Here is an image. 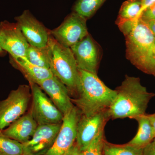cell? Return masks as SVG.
I'll return each mask as SVG.
<instances>
[{
	"label": "cell",
	"instance_id": "obj_1",
	"mask_svg": "<svg viewBox=\"0 0 155 155\" xmlns=\"http://www.w3.org/2000/svg\"><path fill=\"white\" fill-rule=\"evenodd\" d=\"M116 90V98L106 110L109 119H133L146 114L150 101L155 96L153 93L148 91L139 78L128 75Z\"/></svg>",
	"mask_w": 155,
	"mask_h": 155
},
{
	"label": "cell",
	"instance_id": "obj_2",
	"mask_svg": "<svg viewBox=\"0 0 155 155\" xmlns=\"http://www.w3.org/2000/svg\"><path fill=\"white\" fill-rule=\"evenodd\" d=\"M123 34L126 58L142 72L155 77V39L146 23L139 18Z\"/></svg>",
	"mask_w": 155,
	"mask_h": 155
},
{
	"label": "cell",
	"instance_id": "obj_3",
	"mask_svg": "<svg viewBox=\"0 0 155 155\" xmlns=\"http://www.w3.org/2000/svg\"><path fill=\"white\" fill-rule=\"evenodd\" d=\"M80 88L73 105L83 116H91L104 112L116 98V90L106 86L96 74L80 70Z\"/></svg>",
	"mask_w": 155,
	"mask_h": 155
},
{
	"label": "cell",
	"instance_id": "obj_4",
	"mask_svg": "<svg viewBox=\"0 0 155 155\" xmlns=\"http://www.w3.org/2000/svg\"><path fill=\"white\" fill-rule=\"evenodd\" d=\"M48 44L51 50L50 70L66 85L70 94L77 96L80 88V69L71 49L59 44L51 34Z\"/></svg>",
	"mask_w": 155,
	"mask_h": 155
},
{
	"label": "cell",
	"instance_id": "obj_5",
	"mask_svg": "<svg viewBox=\"0 0 155 155\" xmlns=\"http://www.w3.org/2000/svg\"><path fill=\"white\" fill-rule=\"evenodd\" d=\"M31 99L30 85L22 84L11 91L5 99L0 101V130L5 129L26 113Z\"/></svg>",
	"mask_w": 155,
	"mask_h": 155
},
{
	"label": "cell",
	"instance_id": "obj_6",
	"mask_svg": "<svg viewBox=\"0 0 155 155\" xmlns=\"http://www.w3.org/2000/svg\"><path fill=\"white\" fill-rule=\"evenodd\" d=\"M31 94V110L38 125L57 124L63 121L64 115L36 84L29 82Z\"/></svg>",
	"mask_w": 155,
	"mask_h": 155
},
{
	"label": "cell",
	"instance_id": "obj_7",
	"mask_svg": "<svg viewBox=\"0 0 155 155\" xmlns=\"http://www.w3.org/2000/svg\"><path fill=\"white\" fill-rule=\"evenodd\" d=\"M87 19L74 12L66 17L57 28L51 30V34L59 44L70 48L89 34Z\"/></svg>",
	"mask_w": 155,
	"mask_h": 155
},
{
	"label": "cell",
	"instance_id": "obj_8",
	"mask_svg": "<svg viewBox=\"0 0 155 155\" xmlns=\"http://www.w3.org/2000/svg\"><path fill=\"white\" fill-rule=\"evenodd\" d=\"M81 115L74 106L64 115L54 143L44 155H63L73 146L76 141L78 124Z\"/></svg>",
	"mask_w": 155,
	"mask_h": 155
},
{
	"label": "cell",
	"instance_id": "obj_9",
	"mask_svg": "<svg viewBox=\"0 0 155 155\" xmlns=\"http://www.w3.org/2000/svg\"><path fill=\"white\" fill-rule=\"evenodd\" d=\"M0 45L13 59L25 57L30 46L17 23L6 20L0 23Z\"/></svg>",
	"mask_w": 155,
	"mask_h": 155
},
{
	"label": "cell",
	"instance_id": "obj_10",
	"mask_svg": "<svg viewBox=\"0 0 155 155\" xmlns=\"http://www.w3.org/2000/svg\"><path fill=\"white\" fill-rule=\"evenodd\" d=\"M70 48L80 70L97 74L101 61V48L89 34Z\"/></svg>",
	"mask_w": 155,
	"mask_h": 155
},
{
	"label": "cell",
	"instance_id": "obj_11",
	"mask_svg": "<svg viewBox=\"0 0 155 155\" xmlns=\"http://www.w3.org/2000/svg\"><path fill=\"white\" fill-rule=\"evenodd\" d=\"M15 19L30 45L36 47L48 45L51 30L37 19L29 10H25Z\"/></svg>",
	"mask_w": 155,
	"mask_h": 155
},
{
	"label": "cell",
	"instance_id": "obj_12",
	"mask_svg": "<svg viewBox=\"0 0 155 155\" xmlns=\"http://www.w3.org/2000/svg\"><path fill=\"white\" fill-rule=\"evenodd\" d=\"M62 122L38 125L32 137L22 143L25 155H44L54 144Z\"/></svg>",
	"mask_w": 155,
	"mask_h": 155
},
{
	"label": "cell",
	"instance_id": "obj_13",
	"mask_svg": "<svg viewBox=\"0 0 155 155\" xmlns=\"http://www.w3.org/2000/svg\"><path fill=\"white\" fill-rule=\"evenodd\" d=\"M109 120L106 111L91 116L81 115L78 124L75 143L82 151L104 130Z\"/></svg>",
	"mask_w": 155,
	"mask_h": 155
},
{
	"label": "cell",
	"instance_id": "obj_14",
	"mask_svg": "<svg viewBox=\"0 0 155 155\" xmlns=\"http://www.w3.org/2000/svg\"><path fill=\"white\" fill-rule=\"evenodd\" d=\"M38 85L49 96L50 99L64 116L74 107L69 96V90L54 75L43 81Z\"/></svg>",
	"mask_w": 155,
	"mask_h": 155
},
{
	"label": "cell",
	"instance_id": "obj_15",
	"mask_svg": "<svg viewBox=\"0 0 155 155\" xmlns=\"http://www.w3.org/2000/svg\"><path fill=\"white\" fill-rule=\"evenodd\" d=\"M38 126L30 109L28 112L2 130V132L8 137L24 143L32 137Z\"/></svg>",
	"mask_w": 155,
	"mask_h": 155
},
{
	"label": "cell",
	"instance_id": "obj_16",
	"mask_svg": "<svg viewBox=\"0 0 155 155\" xmlns=\"http://www.w3.org/2000/svg\"><path fill=\"white\" fill-rule=\"evenodd\" d=\"M10 63L14 68L23 74L28 82L38 84L54 75L50 69L34 65L26 60L25 57L17 59L10 58Z\"/></svg>",
	"mask_w": 155,
	"mask_h": 155
},
{
	"label": "cell",
	"instance_id": "obj_17",
	"mask_svg": "<svg viewBox=\"0 0 155 155\" xmlns=\"http://www.w3.org/2000/svg\"><path fill=\"white\" fill-rule=\"evenodd\" d=\"M133 119L138 122V130L134 137L127 143L143 149L155 138L154 131L147 114L136 116Z\"/></svg>",
	"mask_w": 155,
	"mask_h": 155
},
{
	"label": "cell",
	"instance_id": "obj_18",
	"mask_svg": "<svg viewBox=\"0 0 155 155\" xmlns=\"http://www.w3.org/2000/svg\"><path fill=\"white\" fill-rule=\"evenodd\" d=\"M25 58L34 65L50 69L51 50L49 45L44 47L30 45L25 54Z\"/></svg>",
	"mask_w": 155,
	"mask_h": 155
},
{
	"label": "cell",
	"instance_id": "obj_19",
	"mask_svg": "<svg viewBox=\"0 0 155 155\" xmlns=\"http://www.w3.org/2000/svg\"><path fill=\"white\" fill-rule=\"evenodd\" d=\"M142 7L141 0H127L122 4L116 22L138 19Z\"/></svg>",
	"mask_w": 155,
	"mask_h": 155
},
{
	"label": "cell",
	"instance_id": "obj_20",
	"mask_svg": "<svg viewBox=\"0 0 155 155\" xmlns=\"http://www.w3.org/2000/svg\"><path fill=\"white\" fill-rule=\"evenodd\" d=\"M106 0H78L73 7V12L87 20L91 18Z\"/></svg>",
	"mask_w": 155,
	"mask_h": 155
},
{
	"label": "cell",
	"instance_id": "obj_21",
	"mask_svg": "<svg viewBox=\"0 0 155 155\" xmlns=\"http://www.w3.org/2000/svg\"><path fill=\"white\" fill-rule=\"evenodd\" d=\"M143 149L126 143L116 145L110 143L105 140L104 155H143Z\"/></svg>",
	"mask_w": 155,
	"mask_h": 155
},
{
	"label": "cell",
	"instance_id": "obj_22",
	"mask_svg": "<svg viewBox=\"0 0 155 155\" xmlns=\"http://www.w3.org/2000/svg\"><path fill=\"white\" fill-rule=\"evenodd\" d=\"M0 155H25L23 145L5 135L0 130Z\"/></svg>",
	"mask_w": 155,
	"mask_h": 155
},
{
	"label": "cell",
	"instance_id": "obj_23",
	"mask_svg": "<svg viewBox=\"0 0 155 155\" xmlns=\"http://www.w3.org/2000/svg\"><path fill=\"white\" fill-rule=\"evenodd\" d=\"M105 139L104 130H102L91 142L82 155H104V146Z\"/></svg>",
	"mask_w": 155,
	"mask_h": 155
},
{
	"label": "cell",
	"instance_id": "obj_24",
	"mask_svg": "<svg viewBox=\"0 0 155 155\" xmlns=\"http://www.w3.org/2000/svg\"><path fill=\"white\" fill-rule=\"evenodd\" d=\"M139 18L145 22L155 20V3L143 11Z\"/></svg>",
	"mask_w": 155,
	"mask_h": 155
},
{
	"label": "cell",
	"instance_id": "obj_25",
	"mask_svg": "<svg viewBox=\"0 0 155 155\" xmlns=\"http://www.w3.org/2000/svg\"><path fill=\"white\" fill-rule=\"evenodd\" d=\"M143 155H155V137L143 148Z\"/></svg>",
	"mask_w": 155,
	"mask_h": 155
},
{
	"label": "cell",
	"instance_id": "obj_26",
	"mask_svg": "<svg viewBox=\"0 0 155 155\" xmlns=\"http://www.w3.org/2000/svg\"><path fill=\"white\" fill-rule=\"evenodd\" d=\"M83 151L78 146L76 143L63 155H82Z\"/></svg>",
	"mask_w": 155,
	"mask_h": 155
},
{
	"label": "cell",
	"instance_id": "obj_27",
	"mask_svg": "<svg viewBox=\"0 0 155 155\" xmlns=\"http://www.w3.org/2000/svg\"><path fill=\"white\" fill-rule=\"evenodd\" d=\"M141 9L140 12V14H139L138 19L143 11L155 3V0H141Z\"/></svg>",
	"mask_w": 155,
	"mask_h": 155
},
{
	"label": "cell",
	"instance_id": "obj_28",
	"mask_svg": "<svg viewBox=\"0 0 155 155\" xmlns=\"http://www.w3.org/2000/svg\"><path fill=\"white\" fill-rule=\"evenodd\" d=\"M145 22L147 25L150 30L152 32L153 35L155 39V20L148 21V22Z\"/></svg>",
	"mask_w": 155,
	"mask_h": 155
},
{
	"label": "cell",
	"instance_id": "obj_29",
	"mask_svg": "<svg viewBox=\"0 0 155 155\" xmlns=\"http://www.w3.org/2000/svg\"><path fill=\"white\" fill-rule=\"evenodd\" d=\"M147 117L149 119L155 134V113L152 114H147Z\"/></svg>",
	"mask_w": 155,
	"mask_h": 155
},
{
	"label": "cell",
	"instance_id": "obj_30",
	"mask_svg": "<svg viewBox=\"0 0 155 155\" xmlns=\"http://www.w3.org/2000/svg\"><path fill=\"white\" fill-rule=\"evenodd\" d=\"M7 53V52L3 50V49L1 47V45H0V57H4V56Z\"/></svg>",
	"mask_w": 155,
	"mask_h": 155
},
{
	"label": "cell",
	"instance_id": "obj_31",
	"mask_svg": "<svg viewBox=\"0 0 155 155\" xmlns=\"http://www.w3.org/2000/svg\"></svg>",
	"mask_w": 155,
	"mask_h": 155
}]
</instances>
